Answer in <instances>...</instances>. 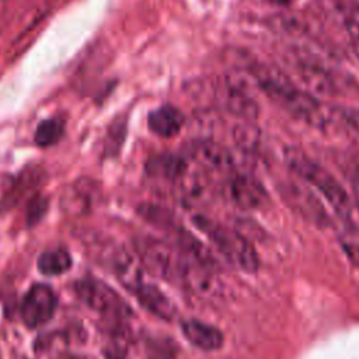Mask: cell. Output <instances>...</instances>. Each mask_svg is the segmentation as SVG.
I'll return each mask as SVG.
<instances>
[{
	"mask_svg": "<svg viewBox=\"0 0 359 359\" xmlns=\"http://www.w3.org/2000/svg\"><path fill=\"white\" fill-rule=\"evenodd\" d=\"M268 25L272 31L287 35V36H306L311 27L309 20L300 14V13H292V11H285L272 15L268 20Z\"/></svg>",
	"mask_w": 359,
	"mask_h": 359,
	"instance_id": "cell-19",
	"label": "cell"
},
{
	"mask_svg": "<svg viewBox=\"0 0 359 359\" xmlns=\"http://www.w3.org/2000/svg\"><path fill=\"white\" fill-rule=\"evenodd\" d=\"M338 240L348 261L359 268V229L352 223H346L341 229Z\"/></svg>",
	"mask_w": 359,
	"mask_h": 359,
	"instance_id": "cell-24",
	"label": "cell"
},
{
	"mask_svg": "<svg viewBox=\"0 0 359 359\" xmlns=\"http://www.w3.org/2000/svg\"><path fill=\"white\" fill-rule=\"evenodd\" d=\"M290 65L307 91L313 95H334L338 93V80L328 62L320 55L306 49L290 50Z\"/></svg>",
	"mask_w": 359,
	"mask_h": 359,
	"instance_id": "cell-4",
	"label": "cell"
},
{
	"mask_svg": "<svg viewBox=\"0 0 359 359\" xmlns=\"http://www.w3.org/2000/svg\"><path fill=\"white\" fill-rule=\"evenodd\" d=\"M178 188V194L185 203L198 205L203 203L210 196V181L205 171H187L174 182Z\"/></svg>",
	"mask_w": 359,
	"mask_h": 359,
	"instance_id": "cell-14",
	"label": "cell"
},
{
	"mask_svg": "<svg viewBox=\"0 0 359 359\" xmlns=\"http://www.w3.org/2000/svg\"><path fill=\"white\" fill-rule=\"evenodd\" d=\"M63 129H65V125L60 118H49V119L42 121L36 126L34 139H35L36 144H39L42 147L50 146L62 137Z\"/></svg>",
	"mask_w": 359,
	"mask_h": 359,
	"instance_id": "cell-25",
	"label": "cell"
},
{
	"mask_svg": "<svg viewBox=\"0 0 359 359\" xmlns=\"http://www.w3.org/2000/svg\"><path fill=\"white\" fill-rule=\"evenodd\" d=\"M265 1L269 3V4H273V6H283V7H286V6L292 4L293 0H265Z\"/></svg>",
	"mask_w": 359,
	"mask_h": 359,
	"instance_id": "cell-29",
	"label": "cell"
},
{
	"mask_svg": "<svg viewBox=\"0 0 359 359\" xmlns=\"http://www.w3.org/2000/svg\"><path fill=\"white\" fill-rule=\"evenodd\" d=\"M341 112V121L345 122L356 135H359V108H344Z\"/></svg>",
	"mask_w": 359,
	"mask_h": 359,
	"instance_id": "cell-26",
	"label": "cell"
},
{
	"mask_svg": "<svg viewBox=\"0 0 359 359\" xmlns=\"http://www.w3.org/2000/svg\"><path fill=\"white\" fill-rule=\"evenodd\" d=\"M278 191L285 203L304 220L321 227L330 223V216L324 205L303 182L296 180H285L278 184Z\"/></svg>",
	"mask_w": 359,
	"mask_h": 359,
	"instance_id": "cell-7",
	"label": "cell"
},
{
	"mask_svg": "<svg viewBox=\"0 0 359 359\" xmlns=\"http://www.w3.org/2000/svg\"><path fill=\"white\" fill-rule=\"evenodd\" d=\"M45 210H46V202H45V199H42V198L34 199V201L31 202L29 208H28V222H29L31 224L35 223V222H38V220L43 216Z\"/></svg>",
	"mask_w": 359,
	"mask_h": 359,
	"instance_id": "cell-27",
	"label": "cell"
},
{
	"mask_svg": "<svg viewBox=\"0 0 359 359\" xmlns=\"http://www.w3.org/2000/svg\"><path fill=\"white\" fill-rule=\"evenodd\" d=\"M358 196H359V195H358ZM356 202H358V209H359V198H358V201H356Z\"/></svg>",
	"mask_w": 359,
	"mask_h": 359,
	"instance_id": "cell-31",
	"label": "cell"
},
{
	"mask_svg": "<svg viewBox=\"0 0 359 359\" xmlns=\"http://www.w3.org/2000/svg\"><path fill=\"white\" fill-rule=\"evenodd\" d=\"M76 294L90 309L109 318L122 320L130 316V307L107 283L95 278H81L74 285Z\"/></svg>",
	"mask_w": 359,
	"mask_h": 359,
	"instance_id": "cell-6",
	"label": "cell"
},
{
	"mask_svg": "<svg viewBox=\"0 0 359 359\" xmlns=\"http://www.w3.org/2000/svg\"><path fill=\"white\" fill-rule=\"evenodd\" d=\"M185 122L184 114L172 105H160L149 114V128L161 137L175 136Z\"/></svg>",
	"mask_w": 359,
	"mask_h": 359,
	"instance_id": "cell-18",
	"label": "cell"
},
{
	"mask_svg": "<svg viewBox=\"0 0 359 359\" xmlns=\"http://www.w3.org/2000/svg\"><path fill=\"white\" fill-rule=\"evenodd\" d=\"M245 70L250 73L255 86L280 107H285V104L299 90L289 76L275 65L254 62L247 66Z\"/></svg>",
	"mask_w": 359,
	"mask_h": 359,
	"instance_id": "cell-9",
	"label": "cell"
},
{
	"mask_svg": "<svg viewBox=\"0 0 359 359\" xmlns=\"http://www.w3.org/2000/svg\"><path fill=\"white\" fill-rule=\"evenodd\" d=\"M56 309V296L50 286L34 285L21 302V318L29 328H36L48 323Z\"/></svg>",
	"mask_w": 359,
	"mask_h": 359,
	"instance_id": "cell-13",
	"label": "cell"
},
{
	"mask_svg": "<svg viewBox=\"0 0 359 359\" xmlns=\"http://www.w3.org/2000/svg\"><path fill=\"white\" fill-rule=\"evenodd\" d=\"M184 286L203 300H215L223 294V285L215 269L188 261L182 257L180 279Z\"/></svg>",
	"mask_w": 359,
	"mask_h": 359,
	"instance_id": "cell-12",
	"label": "cell"
},
{
	"mask_svg": "<svg viewBox=\"0 0 359 359\" xmlns=\"http://www.w3.org/2000/svg\"><path fill=\"white\" fill-rule=\"evenodd\" d=\"M335 13L341 27L352 41H359V1L335 0Z\"/></svg>",
	"mask_w": 359,
	"mask_h": 359,
	"instance_id": "cell-21",
	"label": "cell"
},
{
	"mask_svg": "<svg viewBox=\"0 0 359 359\" xmlns=\"http://www.w3.org/2000/svg\"><path fill=\"white\" fill-rule=\"evenodd\" d=\"M233 142L243 154H252L258 150L261 135L251 121H241L233 128Z\"/></svg>",
	"mask_w": 359,
	"mask_h": 359,
	"instance_id": "cell-22",
	"label": "cell"
},
{
	"mask_svg": "<svg viewBox=\"0 0 359 359\" xmlns=\"http://www.w3.org/2000/svg\"><path fill=\"white\" fill-rule=\"evenodd\" d=\"M181 330L184 337L202 351H216L224 342V337L219 328L199 320L184 321Z\"/></svg>",
	"mask_w": 359,
	"mask_h": 359,
	"instance_id": "cell-15",
	"label": "cell"
},
{
	"mask_svg": "<svg viewBox=\"0 0 359 359\" xmlns=\"http://www.w3.org/2000/svg\"><path fill=\"white\" fill-rule=\"evenodd\" d=\"M352 49H353V53L356 55V57L359 59V41H352Z\"/></svg>",
	"mask_w": 359,
	"mask_h": 359,
	"instance_id": "cell-30",
	"label": "cell"
},
{
	"mask_svg": "<svg viewBox=\"0 0 359 359\" xmlns=\"http://www.w3.org/2000/svg\"><path fill=\"white\" fill-rule=\"evenodd\" d=\"M133 293L139 303L151 314L164 320H171L175 316L174 303L156 285L143 282Z\"/></svg>",
	"mask_w": 359,
	"mask_h": 359,
	"instance_id": "cell-17",
	"label": "cell"
},
{
	"mask_svg": "<svg viewBox=\"0 0 359 359\" xmlns=\"http://www.w3.org/2000/svg\"><path fill=\"white\" fill-rule=\"evenodd\" d=\"M135 252L147 272L168 280L180 279L182 255L174 247L154 237H140L135 243Z\"/></svg>",
	"mask_w": 359,
	"mask_h": 359,
	"instance_id": "cell-5",
	"label": "cell"
},
{
	"mask_svg": "<svg viewBox=\"0 0 359 359\" xmlns=\"http://www.w3.org/2000/svg\"><path fill=\"white\" fill-rule=\"evenodd\" d=\"M346 167H348V172L351 175V178L359 184V160L358 158H353V160H349L346 163Z\"/></svg>",
	"mask_w": 359,
	"mask_h": 359,
	"instance_id": "cell-28",
	"label": "cell"
},
{
	"mask_svg": "<svg viewBox=\"0 0 359 359\" xmlns=\"http://www.w3.org/2000/svg\"><path fill=\"white\" fill-rule=\"evenodd\" d=\"M251 81L254 80L250 73L245 69H238L226 73L216 88L222 105L241 121H252L259 112Z\"/></svg>",
	"mask_w": 359,
	"mask_h": 359,
	"instance_id": "cell-3",
	"label": "cell"
},
{
	"mask_svg": "<svg viewBox=\"0 0 359 359\" xmlns=\"http://www.w3.org/2000/svg\"><path fill=\"white\" fill-rule=\"evenodd\" d=\"M195 224L206 233L217 251L237 269L255 272L259 265L258 254L251 241L238 230L227 229L208 217L196 216Z\"/></svg>",
	"mask_w": 359,
	"mask_h": 359,
	"instance_id": "cell-2",
	"label": "cell"
},
{
	"mask_svg": "<svg viewBox=\"0 0 359 359\" xmlns=\"http://www.w3.org/2000/svg\"><path fill=\"white\" fill-rule=\"evenodd\" d=\"M100 259L126 289L135 292L143 283V266L137 255L123 245H105Z\"/></svg>",
	"mask_w": 359,
	"mask_h": 359,
	"instance_id": "cell-8",
	"label": "cell"
},
{
	"mask_svg": "<svg viewBox=\"0 0 359 359\" xmlns=\"http://www.w3.org/2000/svg\"><path fill=\"white\" fill-rule=\"evenodd\" d=\"M283 158L287 167L304 182L313 185L342 219H349L352 212L351 198L327 168L316 163L297 147H287L283 153Z\"/></svg>",
	"mask_w": 359,
	"mask_h": 359,
	"instance_id": "cell-1",
	"label": "cell"
},
{
	"mask_svg": "<svg viewBox=\"0 0 359 359\" xmlns=\"http://www.w3.org/2000/svg\"><path fill=\"white\" fill-rule=\"evenodd\" d=\"M188 165L184 158L175 154H158L147 161V171L153 177L170 180L175 182L185 171Z\"/></svg>",
	"mask_w": 359,
	"mask_h": 359,
	"instance_id": "cell-20",
	"label": "cell"
},
{
	"mask_svg": "<svg viewBox=\"0 0 359 359\" xmlns=\"http://www.w3.org/2000/svg\"><path fill=\"white\" fill-rule=\"evenodd\" d=\"M226 195L231 203L244 210L259 209L268 202L264 184L250 172L234 171L226 182Z\"/></svg>",
	"mask_w": 359,
	"mask_h": 359,
	"instance_id": "cell-11",
	"label": "cell"
},
{
	"mask_svg": "<svg viewBox=\"0 0 359 359\" xmlns=\"http://www.w3.org/2000/svg\"><path fill=\"white\" fill-rule=\"evenodd\" d=\"M174 236H175V244L178 247V251L185 259L217 271L219 264L215 255L201 240H198L194 234L182 229L175 230Z\"/></svg>",
	"mask_w": 359,
	"mask_h": 359,
	"instance_id": "cell-16",
	"label": "cell"
},
{
	"mask_svg": "<svg viewBox=\"0 0 359 359\" xmlns=\"http://www.w3.org/2000/svg\"><path fill=\"white\" fill-rule=\"evenodd\" d=\"M194 163L206 174H233L236 171V157L222 143L212 139L195 140L188 150Z\"/></svg>",
	"mask_w": 359,
	"mask_h": 359,
	"instance_id": "cell-10",
	"label": "cell"
},
{
	"mask_svg": "<svg viewBox=\"0 0 359 359\" xmlns=\"http://www.w3.org/2000/svg\"><path fill=\"white\" fill-rule=\"evenodd\" d=\"M70 266H72L70 254L62 248L45 251L38 258V269L46 276L65 273L69 271Z\"/></svg>",
	"mask_w": 359,
	"mask_h": 359,
	"instance_id": "cell-23",
	"label": "cell"
}]
</instances>
